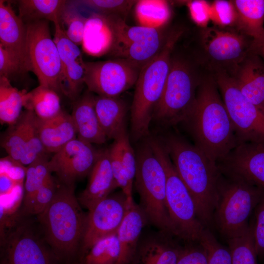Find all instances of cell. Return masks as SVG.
<instances>
[{
    "mask_svg": "<svg viewBox=\"0 0 264 264\" xmlns=\"http://www.w3.org/2000/svg\"><path fill=\"white\" fill-rule=\"evenodd\" d=\"M207 256V264H232L229 248L221 244L208 229L203 231L199 241Z\"/></svg>",
    "mask_w": 264,
    "mask_h": 264,
    "instance_id": "f35d334b",
    "label": "cell"
},
{
    "mask_svg": "<svg viewBox=\"0 0 264 264\" xmlns=\"http://www.w3.org/2000/svg\"><path fill=\"white\" fill-rule=\"evenodd\" d=\"M19 184L4 173H0V195L10 193Z\"/></svg>",
    "mask_w": 264,
    "mask_h": 264,
    "instance_id": "c3c4849f",
    "label": "cell"
},
{
    "mask_svg": "<svg viewBox=\"0 0 264 264\" xmlns=\"http://www.w3.org/2000/svg\"><path fill=\"white\" fill-rule=\"evenodd\" d=\"M112 146L118 154L129 181L133 184L136 173V159L127 132L114 140Z\"/></svg>",
    "mask_w": 264,
    "mask_h": 264,
    "instance_id": "60d3db41",
    "label": "cell"
},
{
    "mask_svg": "<svg viewBox=\"0 0 264 264\" xmlns=\"http://www.w3.org/2000/svg\"><path fill=\"white\" fill-rule=\"evenodd\" d=\"M84 83L99 96L118 97L135 85L141 69L127 59L85 62Z\"/></svg>",
    "mask_w": 264,
    "mask_h": 264,
    "instance_id": "7c38bea8",
    "label": "cell"
},
{
    "mask_svg": "<svg viewBox=\"0 0 264 264\" xmlns=\"http://www.w3.org/2000/svg\"><path fill=\"white\" fill-rule=\"evenodd\" d=\"M135 6L136 17L141 26L159 28L170 17L169 5L165 0H137Z\"/></svg>",
    "mask_w": 264,
    "mask_h": 264,
    "instance_id": "d6a6232c",
    "label": "cell"
},
{
    "mask_svg": "<svg viewBox=\"0 0 264 264\" xmlns=\"http://www.w3.org/2000/svg\"><path fill=\"white\" fill-rule=\"evenodd\" d=\"M136 159L135 186L140 196L139 206L148 222L162 232L171 234L166 201V173L148 140L138 148Z\"/></svg>",
    "mask_w": 264,
    "mask_h": 264,
    "instance_id": "52a82bcc",
    "label": "cell"
},
{
    "mask_svg": "<svg viewBox=\"0 0 264 264\" xmlns=\"http://www.w3.org/2000/svg\"><path fill=\"white\" fill-rule=\"evenodd\" d=\"M44 242L30 221L19 219L0 242V264H56Z\"/></svg>",
    "mask_w": 264,
    "mask_h": 264,
    "instance_id": "5bb4252c",
    "label": "cell"
},
{
    "mask_svg": "<svg viewBox=\"0 0 264 264\" xmlns=\"http://www.w3.org/2000/svg\"><path fill=\"white\" fill-rule=\"evenodd\" d=\"M24 62L13 52L0 45V77L10 81L16 76L28 72Z\"/></svg>",
    "mask_w": 264,
    "mask_h": 264,
    "instance_id": "b9f144b4",
    "label": "cell"
},
{
    "mask_svg": "<svg viewBox=\"0 0 264 264\" xmlns=\"http://www.w3.org/2000/svg\"><path fill=\"white\" fill-rule=\"evenodd\" d=\"M24 107L33 110L42 119L52 118L62 110L58 93L47 87L40 85L24 97Z\"/></svg>",
    "mask_w": 264,
    "mask_h": 264,
    "instance_id": "f546056e",
    "label": "cell"
},
{
    "mask_svg": "<svg viewBox=\"0 0 264 264\" xmlns=\"http://www.w3.org/2000/svg\"><path fill=\"white\" fill-rule=\"evenodd\" d=\"M237 13L236 29L251 38V51L264 43V0H232Z\"/></svg>",
    "mask_w": 264,
    "mask_h": 264,
    "instance_id": "603a6c76",
    "label": "cell"
},
{
    "mask_svg": "<svg viewBox=\"0 0 264 264\" xmlns=\"http://www.w3.org/2000/svg\"><path fill=\"white\" fill-rule=\"evenodd\" d=\"M181 249L159 236L139 242L130 264H177Z\"/></svg>",
    "mask_w": 264,
    "mask_h": 264,
    "instance_id": "4316f807",
    "label": "cell"
},
{
    "mask_svg": "<svg viewBox=\"0 0 264 264\" xmlns=\"http://www.w3.org/2000/svg\"><path fill=\"white\" fill-rule=\"evenodd\" d=\"M55 32L53 40L56 45L62 65V74L68 66L82 60V54L79 46L66 36L59 22L54 23Z\"/></svg>",
    "mask_w": 264,
    "mask_h": 264,
    "instance_id": "8d00e7d4",
    "label": "cell"
},
{
    "mask_svg": "<svg viewBox=\"0 0 264 264\" xmlns=\"http://www.w3.org/2000/svg\"><path fill=\"white\" fill-rule=\"evenodd\" d=\"M132 199L121 191L109 195L88 211L80 249L81 259L98 241L117 234Z\"/></svg>",
    "mask_w": 264,
    "mask_h": 264,
    "instance_id": "9a60e30c",
    "label": "cell"
},
{
    "mask_svg": "<svg viewBox=\"0 0 264 264\" xmlns=\"http://www.w3.org/2000/svg\"><path fill=\"white\" fill-rule=\"evenodd\" d=\"M64 0H20L17 1L19 16L25 24L46 20L60 22L67 2Z\"/></svg>",
    "mask_w": 264,
    "mask_h": 264,
    "instance_id": "83f0119b",
    "label": "cell"
},
{
    "mask_svg": "<svg viewBox=\"0 0 264 264\" xmlns=\"http://www.w3.org/2000/svg\"><path fill=\"white\" fill-rule=\"evenodd\" d=\"M160 140L193 198L199 220L204 226H210L213 221L221 176L217 163L177 133L167 134Z\"/></svg>",
    "mask_w": 264,
    "mask_h": 264,
    "instance_id": "7a4b0ae2",
    "label": "cell"
},
{
    "mask_svg": "<svg viewBox=\"0 0 264 264\" xmlns=\"http://www.w3.org/2000/svg\"><path fill=\"white\" fill-rule=\"evenodd\" d=\"M232 77L244 96L264 112V62L261 56L250 52Z\"/></svg>",
    "mask_w": 264,
    "mask_h": 264,
    "instance_id": "ffe728a7",
    "label": "cell"
},
{
    "mask_svg": "<svg viewBox=\"0 0 264 264\" xmlns=\"http://www.w3.org/2000/svg\"><path fill=\"white\" fill-rule=\"evenodd\" d=\"M0 173H4L19 184L25 179L26 167L9 155L0 159Z\"/></svg>",
    "mask_w": 264,
    "mask_h": 264,
    "instance_id": "f6af8a7d",
    "label": "cell"
},
{
    "mask_svg": "<svg viewBox=\"0 0 264 264\" xmlns=\"http://www.w3.org/2000/svg\"><path fill=\"white\" fill-rule=\"evenodd\" d=\"M148 222L141 208L133 199L129 202L117 236L121 249V264H130L139 242L142 229Z\"/></svg>",
    "mask_w": 264,
    "mask_h": 264,
    "instance_id": "d4e9b609",
    "label": "cell"
},
{
    "mask_svg": "<svg viewBox=\"0 0 264 264\" xmlns=\"http://www.w3.org/2000/svg\"><path fill=\"white\" fill-rule=\"evenodd\" d=\"M211 19L222 28L235 27L237 13L232 0H218L211 6Z\"/></svg>",
    "mask_w": 264,
    "mask_h": 264,
    "instance_id": "7bdbcfd3",
    "label": "cell"
},
{
    "mask_svg": "<svg viewBox=\"0 0 264 264\" xmlns=\"http://www.w3.org/2000/svg\"><path fill=\"white\" fill-rule=\"evenodd\" d=\"M87 20V17L67 2L59 23L67 37L78 46L82 45Z\"/></svg>",
    "mask_w": 264,
    "mask_h": 264,
    "instance_id": "d590c367",
    "label": "cell"
},
{
    "mask_svg": "<svg viewBox=\"0 0 264 264\" xmlns=\"http://www.w3.org/2000/svg\"><path fill=\"white\" fill-rule=\"evenodd\" d=\"M95 109L100 125L107 138L115 140L127 132V105L119 96H95Z\"/></svg>",
    "mask_w": 264,
    "mask_h": 264,
    "instance_id": "484cf974",
    "label": "cell"
},
{
    "mask_svg": "<svg viewBox=\"0 0 264 264\" xmlns=\"http://www.w3.org/2000/svg\"><path fill=\"white\" fill-rule=\"evenodd\" d=\"M148 140L166 173V201L171 234L188 242H199L205 228L198 217L193 198L177 175L160 140L153 137Z\"/></svg>",
    "mask_w": 264,
    "mask_h": 264,
    "instance_id": "ba28073f",
    "label": "cell"
},
{
    "mask_svg": "<svg viewBox=\"0 0 264 264\" xmlns=\"http://www.w3.org/2000/svg\"><path fill=\"white\" fill-rule=\"evenodd\" d=\"M252 223L253 235L257 256L264 257V193L254 209Z\"/></svg>",
    "mask_w": 264,
    "mask_h": 264,
    "instance_id": "ee69618b",
    "label": "cell"
},
{
    "mask_svg": "<svg viewBox=\"0 0 264 264\" xmlns=\"http://www.w3.org/2000/svg\"><path fill=\"white\" fill-rule=\"evenodd\" d=\"M115 44L112 54L127 59L142 67L154 57L164 46L167 36L160 28L129 26L125 20L115 18Z\"/></svg>",
    "mask_w": 264,
    "mask_h": 264,
    "instance_id": "4fadbf2b",
    "label": "cell"
},
{
    "mask_svg": "<svg viewBox=\"0 0 264 264\" xmlns=\"http://www.w3.org/2000/svg\"><path fill=\"white\" fill-rule=\"evenodd\" d=\"M231 121L238 145L264 142V112L242 93L233 78L212 74Z\"/></svg>",
    "mask_w": 264,
    "mask_h": 264,
    "instance_id": "8fae6325",
    "label": "cell"
},
{
    "mask_svg": "<svg viewBox=\"0 0 264 264\" xmlns=\"http://www.w3.org/2000/svg\"><path fill=\"white\" fill-rule=\"evenodd\" d=\"M251 52L255 53L260 56L264 62V50L262 49H257Z\"/></svg>",
    "mask_w": 264,
    "mask_h": 264,
    "instance_id": "681fc988",
    "label": "cell"
},
{
    "mask_svg": "<svg viewBox=\"0 0 264 264\" xmlns=\"http://www.w3.org/2000/svg\"><path fill=\"white\" fill-rule=\"evenodd\" d=\"M177 264H207V254L200 245L181 249Z\"/></svg>",
    "mask_w": 264,
    "mask_h": 264,
    "instance_id": "7dc6e473",
    "label": "cell"
},
{
    "mask_svg": "<svg viewBox=\"0 0 264 264\" xmlns=\"http://www.w3.org/2000/svg\"><path fill=\"white\" fill-rule=\"evenodd\" d=\"M201 66L193 59L172 53L170 69L165 88L153 115V119L163 125L182 123L191 110L199 85L205 75Z\"/></svg>",
    "mask_w": 264,
    "mask_h": 264,
    "instance_id": "5b68a950",
    "label": "cell"
},
{
    "mask_svg": "<svg viewBox=\"0 0 264 264\" xmlns=\"http://www.w3.org/2000/svg\"><path fill=\"white\" fill-rule=\"evenodd\" d=\"M74 188L61 184L50 203L37 215L43 238L57 260H69L80 251L87 215Z\"/></svg>",
    "mask_w": 264,
    "mask_h": 264,
    "instance_id": "3957f363",
    "label": "cell"
},
{
    "mask_svg": "<svg viewBox=\"0 0 264 264\" xmlns=\"http://www.w3.org/2000/svg\"><path fill=\"white\" fill-rule=\"evenodd\" d=\"M191 17L200 27H205L211 19V6L204 0L186 2Z\"/></svg>",
    "mask_w": 264,
    "mask_h": 264,
    "instance_id": "bcb514c9",
    "label": "cell"
},
{
    "mask_svg": "<svg viewBox=\"0 0 264 264\" xmlns=\"http://www.w3.org/2000/svg\"><path fill=\"white\" fill-rule=\"evenodd\" d=\"M95 97L89 90L85 91L75 101L71 116L77 138L90 144H102L107 137L95 110Z\"/></svg>",
    "mask_w": 264,
    "mask_h": 264,
    "instance_id": "44dd1931",
    "label": "cell"
},
{
    "mask_svg": "<svg viewBox=\"0 0 264 264\" xmlns=\"http://www.w3.org/2000/svg\"><path fill=\"white\" fill-rule=\"evenodd\" d=\"M99 152L91 144L76 138L54 154L49 166L61 184L75 185L77 180L89 174Z\"/></svg>",
    "mask_w": 264,
    "mask_h": 264,
    "instance_id": "2e32d148",
    "label": "cell"
},
{
    "mask_svg": "<svg viewBox=\"0 0 264 264\" xmlns=\"http://www.w3.org/2000/svg\"><path fill=\"white\" fill-rule=\"evenodd\" d=\"M26 34L25 24L15 13L10 3L0 0V45L17 55L27 66Z\"/></svg>",
    "mask_w": 264,
    "mask_h": 264,
    "instance_id": "cb8c5ba5",
    "label": "cell"
},
{
    "mask_svg": "<svg viewBox=\"0 0 264 264\" xmlns=\"http://www.w3.org/2000/svg\"><path fill=\"white\" fill-rule=\"evenodd\" d=\"M73 264H84V263L83 260L80 259V261L79 262Z\"/></svg>",
    "mask_w": 264,
    "mask_h": 264,
    "instance_id": "816d5d0a",
    "label": "cell"
},
{
    "mask_svg": "<svg viewBox=\"0 0 264 264\" xmlns=\"http://www.w3.org/2000/svg\"><path fill=\"white\" fill-rule=\"evenodd\" d=\"M264 193V189L242 179L221 173L213 221L227 240L248 229V219Z\"/></svg>",
    "mask_w": 264,
    "mask_h": 264,
    "instance_id": "8992f818",
    "label": "cell"
},
{
    "mask_svg": "<svg viewBox=\"0 0 264 264\" xmlns=\"http://www.w3.org/2000/svg\"><path fill=\"white\" fill-rule=\"evenodd\" d=\"M35 124L40 139L47 153H56L77 138L76 129L70 114L63 111L47 119L36 115Z\"/></svg>",
    "mask_w": 264,
    "mask_h": 264,
    "instance_id": "7402d4cb",
    "label": "cell"
},
{
    "mask_svg": "<svg viewBox=\"0 0 264 264\" xmlns=\"http://www.w3.org/2000/svg\"><path fill=\"white\" fill-rule=\"evenodd\" d=\"M79 3L106 15L118 16L125 20L132 6L137 0H82Z\"/></svg>",
    "mask_w": 264,
    "mask_h": 264,
    "instance_id": "ab89813d",
    "label": "cell"
},
{
    "mask_svg": "<svg viewBox=\"0 0 264 264\" xmlns=\"http://www.w3.org/2000/svg\"><path fill=\"white\" fill-rule=\"evenodd\" d=\"M181 124L193 144L216 163L238 145L231 121L211 73L204 75L194 104Z\"/></svg>",
    "mask_w": 264,
    "mask_h": 264,
    "instance_id": "6da1fadb",
    "label": "cell"
},
{
    "mask_svg": "<svg viewBox=\"0 0 264 264\" xmlns=\"http://www.w3.org/2000/svg\"><path fill=\"white\" fill-rule=\"evenodd\" d=\"M35 116L33 110H25L18 121L10 126L1 140V146L8 155L20 163L25 152L30 127Z\"/></svg>",
    "mask_w": 264,
    "mask_h": 264,
    "instance_id": "f1b7e54d",
    "label": "cell"
},
{
    "mask_svg": "<svg viewBox=\"0 0 264 264\" xmlns=\"http://www.w3.org/2000/svg\"><path fill=\"white\" fill-rule=\"evenodd\" d=\"M116 17L94 12L87 17L81 45L85 53L97 57L112 53L115 44Z\"/></svg>",
    "mask_w": 264,
    "mask_h": 264,
    "instance_id": "ac0fdd59",
    "label": "cell"
},
{
    "mask_svg": "<svg viewBox=\"0 0 264 264\" xmlns=\"http://www.w3.org/2000/svg\"><path fill=\"white\" fill-rule=\"evenodd\" d=\"M48 22L41 20L25 24L26 65L40 85L58 93L61 92L62 65Z\"/></svg>",
    "mask_w": 264,
    "mask_h": 264,
    "instance_id": "30bf717a",
    "label": "cell"
},
{
    "mask_svg": "<svg viewBox=\"0 0 264 264\" xmlns=\"http://www.w3.org/2000/svg\"><path fill=\"white\" fill-rule=\"evenodd\" d=\"M58 187V184L51 176L37 191L28 204L22 207V214L37 215L42 213L52 200Z\"/></svg>",
    "mask_w": 264,
    "mask_h": 264,
    "instance_id": "74e56055",
    "label": "cell"
},
{
    "mask_svg": "<svg viewBox=\"0 0 264 264\" xmlns=\"http://www.w3.org/2000/svg\"><path fill=\"white\" fill-rule=\"evenodd\" d=\"M117 187L110 164L109 150L100 151L89 174L88 184L78 200L82 206L89 211Z\"/></svg>",
    "mask_w": 264,
    "mask_h": 264,
    "instance_id": "d6986e66",
    "label": "cell"
},
{
    "mask_svg": "<svg viewBox=\"0 0 264 264\" xmlns=\"http://www.w3.org/2000/svg\"><path fill=\"white\" fill-rule=\"evenodd\" d=\"M217 164L222 175L264 190V142L239 144Z\"/></svg>",
    "mask_w": 264,
    "mask_h": 264,
    "instance_id": "e0dca14e",
    "label": "cell"
},
{
    "mask_svg": "<svg viewBox=\"0 0 264 264\" xmlns=\"http://www.w3.org/2000/svg\"><path fill=\"white\" fill-rule=\"evenodd\" d=\"M257 49H262L263 50H264V43L262 44L260 46H259L258 47L254 49V50H253L251 52H253L254 51V50Z\"/></svg>",
    "mask_w": 264,
    "mask_h": 264,
    "instance_id": "f907efd6",
    "label": "cell"
},
{
    "mask_svg": "<svg viewBox=\"0 0 264 264\" xmlns=\"http://www.w3.org/2000/svg\"><path fill=\"white\" fill-rule=\"evenodd\" d=\"M26 91L14 87L10 81L0 77V121L9 126L19 118L24 107V97Z\"/></svg>",
    "mask_w": 264,
    "mask_h": 264,
    "instance_id": "4dcf8cb0",
    "label": "cell"
},
{
    "mask_svg": "<svg viewBox=\"0 0 264 264\" xmlns=\"http://www.w3.org/2000/svg\"><path fill=\"white\" fill-rule=\"evenodd\" d=\"M183 33L181 28L172 29L161 50L141 69L131 108V131L134 141L149 135L154 111L169 73L172 53Z\"/></svg>",
    "mask_w": 264,
    "mask_h": 264,
    "instance_id": "277c9868",
    "label": "cell"
},
{
    "mask_svg": "<svg viewBox=\"0 0 264 264\" xmlns=\"http://www.w3.org/2000/svg\"><path fill=\"white\" fill-rule=\"evenodd\" d=\"M199 51L195 56L210 73L233 76L251 52L252 40L237 29L219 26L200 27Z\"/></svg>",
    "mask_w": 264,
    "mask_h": 264,
    "instance_id": "9c48e42d",
    "label": "cell"
},
{
    "mask_svg": "<svg viewBox=\"0 0 264 264\" xmlns=\"http://www.w3.org/2000/svg\"><path fill=\"white\" fill-rule=\"evenodd\" d=\"M121 249L116 234L96 242L86 254L84 264H121Z\"/></svg>",
    "mask_w": 264,
    "mask_h": 264,
    "instance_id": "1f68e13d",
    "label": "cell"
},
{
    "mask_svg": "<svg viewBox=\"0 0 264 264\" xmlns=\"http://www.w3.org/2000/svg\"><path fill=\"white\" fill-rule=\"evenodd\" d=\"M49 160L45 155L26 167L22 207L28 204L37 191L52 176Z\"/></svg>",
    "mask_w": 264,
    "mask_h": 264,
    "instance_id": "836d02e7",
    "label": "cell"
},
{
    "mask_svg": "<svg viewBox=\"0 0 264 264\" xmlns=\"http://www.w3.org/2000/svg\"><path fill=\"white\" fill-rule=\"evenodd\" d=\"M227 242L232 264H258L251 224L242 234Z\"/></svg>",
    "mask_w": 264,
    "mask_h": 264,
    "instance_id": "e575fe53",
    "label": "cell"
}]
</instances>
